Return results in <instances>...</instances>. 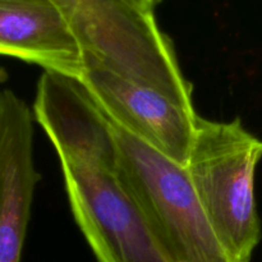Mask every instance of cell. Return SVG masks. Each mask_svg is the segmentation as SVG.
I'll return each mask as SVG.
<instances>
[{
	"instance_id": "ba28073f",
	"label": "cell",
	"mask_w": 262,
	"mask_h": 262,
	"mask_svg": "<svg viewBox=\"0 0 262 262\" xmlns=\"http://www.w3.org/2000/svg\"><path fill=\"white\" fill-rule=\"evenodd\" d=\"M0 56L79 78V41L53 0H0Z\"/></svg>"
},
{
	"instance_id": "277c9868",
	"label": "cell",
	"mask_w": 262,
	"mask_h": 262,
	"mask_svg": "<svg viewBox=\"0 0 262 262\" xmlns=\"http://www.w3.org/2000/svg\"><path fill=\"white\" fill-rule=\"evenodd\" d=\"M59 160L73 217L96 262H170L117 174Z\"/></svg>"
},
{
	"instance_id": "3957f363",
	"label": "cell",
	"mask_w": 262,
	"mask_h": 262,
	"mask_svg": "<svg viewBox=\"0 0 262 262\" xmlns=\"http://www.w3.org/2000/svg\"><path fill=\"white\" fill-rule=\"evenodd\" d=\"M109 122L119 151L115 174L170 262H238L212 229L186 166Z\"/></svg>"
},
{
	"instance_id": "8992f818",
	"label": "cell",
	"mask_w": 262,
	"mask_h": 262,
	"mask_svg": "<svg viewBox=\"0 0 262 262\" xmlns=\"http://www.w3.org/2000/svg\"><path fill=\"white\" fill-rule=\"evenodd\" d=\"M32 114L59 159H72L117 173L119 151L113 127L81 79L43 71Z\"/></svg>"
},
{
	"instance_id": "9c48e42d",
	"label": "cell",
	"mask_w": 262,
	"mask_h": 262,
	"mask_svg": "<svg viewBox=\"0 0 262 262\" xmlns=\"http://www.w3.org/2000/svg\"><path fill=\"white\" fill-rule=\"evenodd\" d=\"M129 2H132L133 4H136L137 7L142 8V9L147 10V12H154V10H155V8L158 7V4L161 2V0H129Z\"/></svg>"
},
{
	"instance_id": "52a82bcc",
	"label": "cell",
	"mask_w": 262,
	"mask_h": 262,
	"mask_svg": "<svg viewBox=\"0 0 262 262\" xmlns=\"http://www.w3.org/2000/svg\"><path fill=\"white\" fill-rule=\"evenodd\" d=\"M33 115L26 105H0V262H20L41 176L33 158Z\"/></svg>"
},
{
	"instance_id": "7a4b0ae2",
	"label": "cell",
	"mask_w": 262,
	"mask_h": 262,
	"mask_svg": "<svg viewBox=\"0 0 262 262\" xmlns=\"http://www.w3.org/2000/svg\"><path fill=\"white\" fill-rule=\"evenodd\" d=\"M262 140L239 118L216 122L199 117L187 173L207 219L228 252L250 262L261 241L255 194Z\"/></svg>"
},
{
	"instance_id": "6da1fadb",
	"label": "cell",
	"mask_w": 262,
	"mask_h": 262,
	"mask_svg": "<svg viewBox=\"0 0 262 262\" xmlns=\"http://www.w3.org/2000/svg\"><path fill=\"white\" fill-rule=\"evenodd\" d=\"M79 41L83 58L194 110L193 87L154 12L129 0H53Z\"/></svg>"
},
{
	"instance_id": "5b68a950",
	"label": "cell",
	"mask_w": 262,
	"mask_h": 262,
	"mask_svg": "<svg viewBox=\"0 0 262 262\" xmlns=\"http://www.w3.org/2000/svg\"><path fill=\"white\" fill-rule=\"evenodd\" d=\"M112 122L182 166L187 165L200 115L160 92L124 78L95 60L79 77Z\"/></svg>"
}]
</instances>
